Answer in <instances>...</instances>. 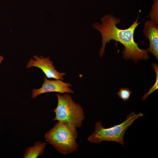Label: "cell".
<instances>
[{"mask_svg":"<svg viewBox=\"0 0 158 158\" xmlns=\"http://www.w3.org/2000/svg\"><path fill=\"white\" fill-rule=\"evenodd\" d=\"M139 15V14L136 20L129 28L125 29L118 28L116 26L120 23L121 19L112 14L102 17L101 19V24L95 23L93 25V28L100 32L102 37V46L99 51L100 57L104 53L106 43H109L111 40H113L120 42L124 46L121 53L125 60L131 59L137 63L139 60L150 59L148 52L147 50L140 48L138 44L134 40L135 30L141 23H137Z\"/></svg>","mask_w":158,"mask_h":158,"instance_id":"cell-1","label":"cell"},{"mask_svg":"<svg viewBox=\"0 0 158 158\" xmlns=\"http://www.w3.org/2000/svg\"><path fill=\"white\" fill-rule=\"evenodd\" d=\"M77 128L68 123L58 121L44 135L46 141L58 152L68 154L76 151L79 147L76 139Z\"/></svg>","mask_w":158,"mask_h":158,"instance_id":"cell-2","label":"cell"},{"mask_svg":"<svg viewBox=\"0 0 158 158\" xmlns=\"http://www.w3.org/2000/svg\"><path fill=\"white\" fill-rule=\"evenodd\" d=\"M143 115L140 112L136 114L134 111L132 112L126 116V120L122 123L108 128L104 127L101 121H97L93 132L88 137L87 140L91 143L97 144L104 141H114L123 145L125 132L136 119Z\"/></svg>","mask_w":158,"mask_h":158,"instance_id":"cell-3","label":"cell"},{"mask_svg":"<svg viewBox=\"0 0 158 158\" xmlns=\"http://www.w3.org/2000/svg\"><path fill=\"white\" fill-rule=\"evenodd\" d=\"M56 95L58 104L54 110L55 116L53 120L66 122L77 128L82 127L85 116L81 105L75 102L68 94Z\"/></svg>","mask_w":158,"mask_h":158,"instance_id":"cell-4","label":"cell"},{"mask_svg":"<svg viewBox=\"0 0 158 158\" xmlns=\"http://www.w3.org/2000/svg\"><path fill=\"white\" fill-rule=\"evenodd\" d=\"M33 57V59L31 58L27 63V68L32 67H37L42 70L48 78H53L63 81L64 80L63 77L66 73L58 72L53 65V62L50 60L49 57L44 58L41 56H38L35 55Z\"/></svg>","mask_w":158,"mask_h":158,"instance_id":"cell-5","label":"cell"},{"mask_svg":"<svg viewBox=\"0 0 158 158\" xmlns=\"http://www.w3.org/2000/svg\"><path fill=\"white\" fill-rule=\"evenodd\" d=\"M44 83L41 87L34 88L32 90V98H35L40 94L48 92H54L60 94L74 93L70 88L72 85L70 83H65L59 80H49L46 76H44Z\"/></svg>","mask_w":158,"mask_h":158,"instance_id":"cell-6","label":"cell"},{"mask_svg":"<svg viewBox=\"0 0 158 158\" xmlns=\"http://www.w3.org/2000/svg\"><path fill=\"white\" fill-rule=\"evenodd\" d=\"M145 37L149 41V47L146 50L152 54L158 60V24L147 20L144 23L143 31Z\"/></svg>","mask_w":158,"mask_h":158,"instance_id":"cell-7","label":"cell"},{"mask_svg":"<svg viewBox=\"0 0 158 158\" xmlns=\"http://www.w3.org/2000/svg\"><path fill=\"white\" fill-rule=\"evenodd\" d=\"M46 145V142H45L36 141L34 146L27 147L25 150L23 157L37 158L44 154Z\"/></svg>","mask_w":158,"mask_h":158,"instance_id":"cell-8","label":"cell"},{"mask_svg":"<svg viewBox=\"0 0 158 158\" xmlns=\"http://www.w3.org/2000/svg\"><path fill=\"white\" fill-rule=\"evenodd\" d=\"M152 66L156 74V79L155 83L151 88L148 90V92L144 95L142 98V100H145L147 97L155 90L158 89V64L155 63L152 64Z\"/></svg>","mask_w":158,"mask_h":158,"instance_id":"cell-9","label":"cell"},{"mask_svg":"<svg viewBox=\"0 0 158 158\" xmlns=\"http://www.w3.org/2000/svg\"><path fill=\"white\" fill-rule=\"evenodd\" d=\"M132 92L128 88L124 87L120 89L117 93L119 97L122 99L124 102L129 100Z\"/></svg>","mask_w":158,"mask_h":158,"instance_id":"cell-10","label":"cell"},{"mask_svg":"<svg viewBox=\"0 0 158 158\" xmlns=\"http://www.w3.org/2000/svg\"><path fill=\"white\" fill-rule=\"evenodd\" d=\"M149 16L151 20L158 24L157 0L155 2L152 7Z\"/></svg>","mask_w":158,"mask_h":158,"instance_id":"cell-11","label":"cell"},{"mask_svg":"<svg viewBox=\"0 0 158 158\" xmlns=\"http://www.w3.org/2000/svg\"><path fill=\"white\" fill-rule=\"evenodd\" d=\"M3 57L0 55V65L3 59Z\"/></svg>","mask_w":158,"mask_h":158,"instance_id":"cell-12","label":"cell"}]
</instances>
